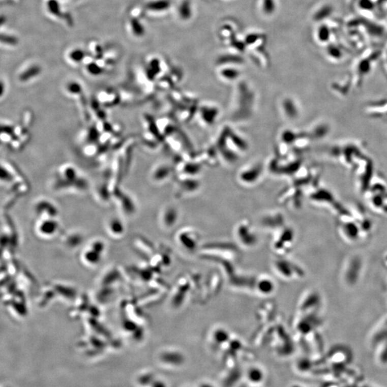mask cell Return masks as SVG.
Wrapping results in <instances>:
<instances>
[{"mask_svg": "<svg viewBox=\"0 0 387 387\" xmlns=\"http://www.w3.org/2000/svg\"><path fill=\"white\" fill-rule=\"evenodd\" d=\"M248 378L253 383L262 382L264 379L263 371L258 367H253L249 369L248 372Z\"/></svg>", "mask_w": 387, "mask_h": 387, "instance_id": "obj_1", "label": "cell"}, {"mask_svg": "<svg viewBox=\"0 0 387 387\" xmlns=\"http://www.w3.org/2000/svg\"><path fill=\"white\" fill-rule=\"evenodd\" d=\"M202 387H213V386H211V385L207 384V383H204V385Z\"/></svg>", "mask_w": 387, "mask_h": 387, "instance_id": "obj_2", "label": "cell"}, {"mask_svg": "<svg viewBox=\"0 0 387 387\" xmlns=\"http://www.w3.org/2000/svg\"><path fill=\"white\" fill-rule=\"evenodd\" d=\"M0 387H8V386H0Z\"/></svg>", "mask_w": 387, "mask_h": 387, "instance_id": "obj_3", "label": "cell"}]
</instances>
